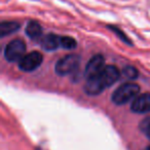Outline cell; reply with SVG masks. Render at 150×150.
Here are the masks:
<instances>
[{"mask_svg":"<svg viewBox=\"0 0 150 150\" xmlns=\"http://www.w3.org/2000/svg\"><path fill=\"white\" fill-rule=\"evenodd\" d=\"M20 29V24L17 22H2L0 24V36L4 37L13 34Z\"/></svg>","mask_w":150,"mask_h":150,"instance_id":"9c48e42d","label":"cell"},{"mask_svg":"<svg viewBox=\"0 0 150 150\" xmlns=\"http://www.w3.org/2000/svg\"><path fill=\"white\" fill-rule=\"evenodd\" d=\"M143 150H150V146H148V147H146L145 149H143Z\"/></svg>","mask_w":150,"mask_h":150,"instance_id":"9a60e30c","label":"cell"},{"mask_svg":"<svg viewBox=\"0 0 150 150\" xmlns=\"http://www.w3.org/2000/svg\"><path fill=\"white\" fill-rule=\"evenodd\" d=\"M80 64V58L77 54H67L56 63L54 71L61 76L72 74L77 70Z\"/></svg>","mask_w":150,"mask_h":150,"instance_id":"3957f363","label":"cell"},{"mask_svg":"<svg viewBox=\"0 0 150 150\" xmlns=\"http://www.w3.org/2000/svg\"><path fill=\"white\" fill-rule=\"evenodd\" d=\"M111 28H112V30H113V31H114V33H116L117 35L120 36V38L123 40V41H125V42H127V43H129V39H127V38L125 37V35L122 33V32L120 31V30H118V29H117V28H114V27H111Z\"/></svg>","mask_w":150,"mask_h":150,"instance_id":"5bb4252c","label":"cell"},{"mask_svg":"<svg viewBox=\"0 0 150 150\" xmlns=\"http://www.w3.org/2000/svg\"><path fill=\"white\" fill-rule=\"evenodd\" d=\"M123 74L125 77H127L129 79H135L138 77V71L136 70V68L132 66H127L123 69Z\"/></svg>","mask_w":150,"mask_h":150,"instance_id":"4fadbf2b","label":"cell"},{"mask_svg":"<svg viewBox=\"0 0 150 150\" xmlns=\"http://www.w3.org/2000/svg\"><path fill=\"white\" fill-rule=\"evenodd\" d=\"M131 109L135 113H147L150 112V93L138 95L133 100Z\"/></svg>","mask_w":150,"mask_h":150,"instance_id":"52a82bcc","label":"cell"},{"mask_svg":"<svg viewBox=\"0 0 150 150\" xmlns=\"http://www.w3.org/2000/svg\"><path fill=\"white\" fill-rule=\"evenodd\" d=\"M40 40V45L45 50H54L61 46V37L56 34H47Z\"/></svg>","mask_w":150,"mask_h":150,"instance_id":"ba28073f","label":"cell"},{"mask_svg":"<svg viewBox=\"0 0 150 150\" xmlns=\"http://www.w3.org/2000/svg\"><path fill=\"white\" fill-rule=\"evenodd\" d=\"M43 61V57L39 52H32L25 54L24 58L19 62V67L22 71L31 72L38 68Z\"/></svg>","mask_w":150,"mask_h":150,"instance_id":"5b68a950","label":"cell"},{"mask_svg":"<svg viewBox=\"0 0 150 150\" xmlns=\"http://www.w3.org/2000/svg\"><path fill=\"white\" fill-rule=\"evenodd\" d=\"M119 77H120V72L118 68L113 65H108L98 75L88 78L84 86V92L88 96H97L101 94L106 88L114 84L115 81L119 79Z\"/></svg>","mask_w":150,"mask_h":150,"instance_id":"6da1fadb","label":"cell"},{"mask_svg":"<svg viewBox=\"0 0 150 150\" xmlns=\"http://www.w3.org/2000/svg\"><path fill=\"white\" fill-rule=\"evenodd\" d=\"M140 131L150 140V116L144 118L139 125Z\"/></svg>","mask_w":150,"mask_h":150,"instance_id":"7c38bea8","label":"cell"},{"mask_svg":"<svg viewBox=\"0 0 150 150\" xmlns=\"http://www.w3.org/2000/svg\"><path fill=\"white\" fill-rule=\"evenodd\" d=\"M140 92V86L135 82H127L121 84L113 92L111 100L116 105L127 104L131 100H134Z\"/></svg>","mask_w":150,"mask_h":150,"instance_id":"7a4b0ae2","label":"cell"},{"mask_svg":"<svg viewBox=\"0 0 150 150\" xmlns=\"http://www.w3.org/2000/svg\"><path fill=\"white\" fill-rule=\"evenodd\" d=\"M77 45V42L73 37L70 36H63L61 37V46L66 50H73V48L76 47Z\"/></svg>","mask_w":150,"mask_h":150,"instance_id":"8fae6325","label":"cell"},{"mask_svg":"<svg viewBox=\"0 0 150 150\" xmlns=\"http://www.w3.org/2000/svg\"><path fill=\"white\" fill-rule=\"evenodd\" d=\"M42 33V28L37 22L31 21L28 23L27 27H26V34L32 39H38L40 38Z\"/></svg>","mask_w":150,"mask_h":150,"instance_id":"30bf717a","label":"cell"},{"mask_svg":"<svg viewBox=\"0 0 150 150\" xmlns=\"http://www.w3.org/2000/svg\"><path fill=\"white\" fill-rule=\"evenodd\" d=\"M105 67L106 66H105L104 57H103L102 54H96V56H94L88 61L86 66L84 73H86V78L94 77V76L98 75Z\"/></svg>","mask_w":150,"mask_h":150,"instance_id":"8992f818","label":"cell"},{"mask_svg":"<svg viewBox=\"0 0 150 150\" xmlns=\"http://www.w3.org/2000/svg\"><path fill=\"white\" fill-rule=\"evenodd\" d=\"M26 52V43L22 39H13L5 46L4 57L8 62H17L24 58Z\"/></svg>","mask_w":150,"mask_h":150,"instance_id":"277c9868","label":"cell"}]
</instances>
